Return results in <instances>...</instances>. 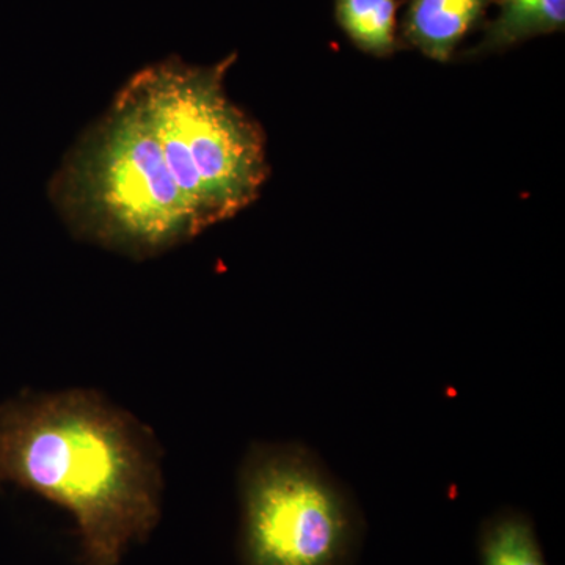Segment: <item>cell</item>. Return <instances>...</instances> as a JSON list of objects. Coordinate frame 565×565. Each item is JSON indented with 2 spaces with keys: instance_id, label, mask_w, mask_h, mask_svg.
I'll use <instances>...</instances> for the list:
<instances>
[{
  "instance_id": "277c9868",
  "label": "cell",
  "mask_w": 565,
  "mask_h": 565,
  "mask_svg": "<svg viewBox=\"0 0 565 565\" xmlns=\"http://www.w3.org/2000/svg\"><path fill=\"white\" fill-rule=\"evenodd\" d=\"M239 498L241 565H351L359 553V508L302 445H252Z\"/></svg>"
},
{
  "instance_id": "3957f363",
  "label": "cell",
  "mask_w": 565,
  "mask_h": 565,
  "mask_svg": "<svg viewBox=\"0 0 565 565\" xmlns=\"http://www.w3.org/2000/svg\"><path fill=\"white\" fill-rule=\"evenodd\" d=\"M234 62L170 57L131 77L202 232L250 206L269 177L262 126L226 95Z\"/></svg>"
},
{
  "instance_id": "5b68a950",
  "label": "cell",
  "mask_w": 565,
  "mask_h": 565,
  "mask_svg": "<svg viewBox=\"0 0 565 565\" xmlns=\"http://www.w3.org/2000/svg\"><path fill=\"white\" fill-rule=\"evenodd\" d=\"M489 0H412L405 39L424 55L448 62L457 44L484 13Z\"/></svg>"
},
{
  "instance_id": "ba28073f",
  "label": "cell",
  "mask_w": 565,
  "mask_h": 565,
  "mask_svg": "<svg viewBox=\"0 0 565 565\" xmlns=\"http://www.w3.org/2000/svg\"><path fill=\"white\" fill-rule=\"evenodd\" d=\"M337 18L360 50L379 57L396 50V0H337Z\"/></svg>"
},
{
  "instance_id": "8992f818",
  "label": "cell",
  "mask_w": 565,
  "mask_h": 565,
  "mask_svg": "<svg viewBox=\"0 0 565 565\" xmlns=\"http://www.w3.org/2000/svg\"><path fill=\"white\" fill-rule=\"evenodd\" d=\"M481 565H548L533 520L504 509L482 523L478 539Z\"/></svg>"
},
{
  "instance_id": "52a82bcc",
  "label": "cell",
  "mask_w": 565,
  "mask_h": 565,
  "mask_svg": "<svg viewBox=\"0 0 565 565\" xmlns=\"http://www.w3.org/2000/svg\"><path fill=\"white\" fill-rule=\"evenodd\" d=\"M500 13L479 51H500L533 36L563 31L565 0H498Z\"/></svg>"
},
{
  "instance_id": "6da1fadb",
  "label": "cell",
  "mask_w": 565,
  "mask_h": 565,
  "mask_svg": "<svg viewBox=\"0 0 565 565\" xmlns=\"http://www.w3.org/2000/svg\"><path fill=\"white\" fill-rule=\"evenodd\" d=\"M162 449L150 427L92 390L0 405V484L73 515L84 565H120L162 514Z\"/></svg>"
},
{
  "instance_id": "7a4b0ae2",
  "label": "cell",
  "mask_w": 565,
  "mask_h": 565,
  "mask_svg": "<svg viewBox=\"0 0 565 565\" xmlns=\"http://www.w3.org/2000/svg\"><path fill=\"white\" fill-rule=\"evenodd\" d=\"M50 193L77 239L128 258H154L200 234L131 81L71 148Z\"/></svg>"
}]
</instances>
